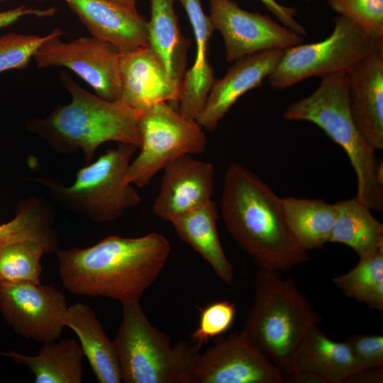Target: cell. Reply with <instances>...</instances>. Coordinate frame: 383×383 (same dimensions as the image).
<instances>
[{
	"instance_id": "cell-1",
	"label": "cell",
	"mask_w": 383,
	"mask_h": 383,
	"mask_svg": "<svg viewBox=\"0 0 383 383\" xmlns=\"http://www.w3.org/2000/svg\"><path fill=\"white\" fill-rule=\"evenodd\" d=\"M168 240L157 233L138 238L110 235L85 248L56 251L62 283L70 292L140 301L170 257Z\"/></svg>"
},
{
	"instance_id": "cell-2",
	"label": "cell",
	"mask_w": 383,
	"mask_h": 383,
	"mask_svg": "<svg viewBox=\"0 0 383 383\" xmlns=\"http://www.w3.org/2000/svg\"><path fill=\"white\" fill-rule=\"evenodd\" d=\"M220 207L229 233L257 269L287 272L310 260L286 224L282 198L243 165L227 167Z\"/></svg>"
},
{
	"instance_id": "cell-3",
	"label": "cell",
	"mask_w": 383,
	"mask_h": 383,
	"mask_svg": "<svg viewBox=\"0 0 383 383\" xmlns=\"http://www.w3.org/2000/svg\"><path fill=\"white\" fill-rule=\"evenodd\" d=\"M71 96L67 104L57 105L44 118L27 123V130L45 141L56 153L70 155L81 151L87 164L104 143L115 141L140 148V113L118 100L108 101L78 84L66 72L60 74Z\"/></svg>"
},
{
	"instance_id": "cell-4",
	"label": "cell",
	"mask_w": 383,
	"mask_h": 383,
	"mask_svg": "<svg viewBox=\"0 0 383 383\" xmlns=\"http://www.w3.org/2000/svg\"><path fill=\"white\" fill-rule=\"evenodd\" d=\"M252 306L241 331L284 376L296 372L294 359L310 328L323 317L299 290L292 277L257 269Z\"/></svg>"
},
{
	"instance_id": "cell-5",
	"label": "cell",
	"mask_w": 383,
	"mask_h": 383,
	"mask_svg": "<svg viewBox=\"0 0 383 383\" xmlns=\"http://www.w3.org/2000/svg\"><path fill=\"white\" fill-rule=\"evenodd\" d=\"M291 121H309L340 145L355 170V198L372 211L383 210L382 163L357 128L351 113L347 72L321 78L318 88L308 96L291 103L283 113Z\"/></svg>"
},
{
	"instance_id": "cell-6",
	"label": "cell",
	"mask_w": 383,
	"mask_h": 383,
	"mask_svg": "<svg viewBox=\"0 0 383 383\" xmlns=\"http://www.w3.org/2000/svg\"><path fill=\"white\" fill-rule=\"evenodd\" d=\"M138 148L118 143L96 160L80 168L71 184L50 176L30 178L43 187L64 209L96 223L113 221L141 198L132 184L125 182L131 160Z\"/></svg>"
},
{
	"instance_id": "cell-7",
	"label": "cell",
	"mask_w": 383,
	"mask_h": 383,
	"mask_svg": "<svg viewBox=\"0 0 383 383\" xmlns=\"http://www.w3.org/2000/svg\"><path fill=\"white\" fill-rule=\"evenodd\" d=\"M122 320L113 343L125 383H191L199 353L184 341L172 345L154 326L139 301L122 304Z\"/></svg>"
},
{
	"instance_id": "cell-8",
	"label": "cell",
	"mask_w": 383,
	"mask_h": 383,
	"mask_svg": "<svg viewBox=\"0 0 383 383\" xmlns=\"http://www.w3.org/2000/svg\"><path fill=\"white\" fill-rule=\"evenodd\" d=\"M379 52H383V38L338 16L332 33L326 39L285 49L275 69L268 76V82L273 89H285L309 77L321 78L340 72H347L365 58Z\"/></svg>"
},
{
	"instance_id": "cell-9",
	"label": "cell",
	"mask_w": 383,
	"mask_h": 383,
	"mask_svg": "<svg viewBox=\"0 0 383 383\" xmlns=\"http://www.w3.org/2000/svg\"><path fill=\"white\" fill-rule=\"evenodd\" d=\"M140 152L130 163L125 182L143 188L167 164L184 155L204 152L207 140L196 119L166 101L155 104L140 115Z\"/></svg>"
},
{
	"instance_id": "cell-10",
	"label": "cell",
	"mask_w": 383,
	"mask_h": 383,
	"mask_svg": "<svg viewBox=\"0 0 383 383\" xmlns=\"http://www.w3.org/2000/svg\"><path fill=\"white\" fill-rule=\"evenodd\" d=\"M63 32L53 35L36 50L33 60L39 68L64 67L87 83L99 97L116 101L121 94V52L111 44L94 37L61 40Z\"/></svg>"
},
{
	"instance_id": "cell-11",
	"label": "cell",
	"mask_w": 383,
	"mask_h": 383,
	"mask_svg": "<svg viewBox=\"0 0 383 383\" xmlns=\"http://www.w3.org/2000/svg\"><path fill=\"white\" fill-rule=\"evenodd\" d=\"M68 309L64 294L51 285L0 284V311L13 331L44 343L59 339Z\"/></svg>"
},
{
	"instance_id": "cell-12",
	"label": "cell",
	"mask_w": 383,
	"mask_h": 383,
	"mask_svg": "<svg viewBox=\"0 0 383 383\" xmlns=\"http://www.w3.org/2000/svg\"><path fill=\"white\" fill-rule=\"evenodd\" d=\"M210 18L223 38L228 62L258 52L287 49L304 36L269 16L242 9L233 0H209Z\"/></svg>"
},
{
	"instance_id": "cell-13",
	"label": "cell",
	"mask_w": 383,
	"mask_h": 383,
	"mask_svg": "<svg viewBox=\"0 0 383 383\" xmlns=\"http://www.w3.org/2000/svg\"><path fill=\"white\" fill-rule=\"evenodd\" d=\"M284 374L242 332H233L196 357L191 383H282Z\"/></svg>"
},
{
	"instance_id": "cell-14",
	"label": "cell",
	"mask_w": 383,
	"mask_h": 383,
	"mask_svg": "<svg viewBox=\"0 0 383 383\" xmlns=\"http://www.w3.org/2000/svg\"><path fill=\"white\" fill-rule=\"evenodd\" d=\"M152 213L162 221L174 219L211 201L214 190L213 165L182 155L164 168Z\"/></svg>"
},
{
	"instance_id": "cell-15",
	"label": "cell",
	"mask_w": 383,
	"mask_h": 383,
	"mask_svg": "<svg viewBox=\"0 0 383 383\" xmlns=\"http://www.w3.org/2000/svg\"><path fill=\"white\" fill-rule=\"evenodd\" d=\"M121 53L119 101L139 113L158 102H178L181 82L149 46Z\"/></svg>"
},
{
	"instance_id": "cell-16",
	"label": "cell",
	"mask_w": 383,
	"mask_h": 383,
	"mask_svg": "<svg viewBox=\"0 0 383 383\" xmlns=\"http://www.w3.org/2000/svg\"><path fill=\"white\" fill-rule=\"evenodd\" d=\"M285 49L269 50L243 57L216 79L196 121L207 131L214 130L236 101L247 91L259 87L273 72Z\"/></svg>"
},
{
	"instance_id": "cell-17",
	"label": "cell",
	"mask_w": 383,
	"mask_h": 383,
	"mask_svg": "<svg viewBox=\"0 0 383 383\" xmlns=\"http://www.w3.org/2000/svg\"><path fill=\"white\" fill-rule=\"evenodd\" d=\"M92 37L120 52L148 47V21L112 0H64Z\"/></svg>"
},
{
	"instance_id": "cell-18",
	"label": "cell",
	"mask_w": 383,
	"mask_h": 383,
	"mask_svg": "<svg viewBox=\"0 0 383 383\" xmlns=\"http://www.w3.org/2000/svg\"><path fill=\"white\" fill-rule=\"evenodd\" d=\"M353 118L369 145L383 148V52L365 58L347 72Z\"/></svg>"
},
{
	"instance_id": "cell-19",
	"label": "cell",
	"mask_w": 383,
	"mask_h": 383,
	"mask_svg": "<svg viewBox=\"0 0 383 383\" xmlns=\"http://www.w3.org/2000/svg\"><path fill=\"white\" fill-rule=\"evenodd\" d=\"M184 6L191 23L196 45L192 67L185 72L178 97L179 111L196 119L206 103L216 80L209 62V40L215 30L209 16L203 10L200 0H177Z\"/></svg>"
},
{
	"instance_id": "cell-20",
	"label": "cell",
	"mask_w": 383,
	"mask_h": 383,
	"mask_svg": "<svg viewBox=\"0 0 383 383\" xmlns=\"http://www.w3.org/2000/svg\"><path fill=\"white\" fill-rule=\"evenodd\" d=\"M65 324L78 336L96 381L121 382V367L113 340L106 335L95 311L89 305L75 303L68 306Z\"/></svg>"
},
{
	"instance_id": "cell-21",
	"label": "cell",
	"mask_w": 383,
	"mask_h": 383,
	"mask_svg": "<svg viewBox=\"0 0 383 383\" xmlns=\"http://www.w3.org/2000/svg\"><path fill=\"white\" fill-rule=\"evenodd\" d=\"M212 200L170 223L179 237L197 252L226 284L232 285L234 271L221 245L216 226L219 217Z\"/></svg>"
},
{
	"instance_id": "cell-22",
	"label": "cell",
	"mask_w": 383,
	"mask_h": 383,
	"mask_svg": "<svg viewBox=\"0 0 383 383\" xmlns=\"http://www.w3.org/2000/svg\"><path fill=\"white\" fill-rule=\"evenodd\" d=\"M294 368L296 372L316 374L326 383H345L357 372L346 343L331 340L318 325L306 333L295 356Z\"/></svg>"
},
{
	"instance_id": "cell-23",
	"label": "cell",
	"mask_w": 383,
	"mask_h": 383,
	"mask_svg": "<svg viewBox=\"0 0 383 383\" xmlns=\"http://www.w3.org/2000/svg\"><path fill=\"white\" fill-rule=\"evenodd\" d=\"M17 364L34 374L35 383H81L83 381L82 346L74 339H60L43 343L38 354L29 356L6 353Z\"/></svg>"
},
{
	"instance_id": "cell-24",
	"label": "cell",
	"mask_w": 383,
	"mask_h": 383,
	"mask_svg": "<svg viewBox=\"0 0 383 383\" xmlns=\"http://www.w3.org/2000/svg\"><path fill=\"white\" fill-rule=\"evenodd\" d=\"M175 0H150L149 47L167 73L182 82L187 64L189 40L182 33L174 11Z\"/></svg>"
},
{
	"instance_id": "cell-25",
	"label": "cell",
	"mask_w": 383,
	"mask_h": 383,
	"mask_svg": "<svg viewBox=\"0 0 383 383\" xmlns=\"http://www.w3.org/2000/svg\"><path fill=\"white\" fill-rule=\"evenodd\" d=\"M286 224L298 245L309 251L329 242L335 218V204L323 199L282 198Z\"/></svg>"
},
{
	"instance_id": "cell-26",
	"label": "cell",
	"mask_w": 383,
	"mask_h": 383,
	"mask_svg": "<svg viewBox=\"0 0 383 383\" xmlns=\"http://www.w3.org/2000/svg\"><path fill=\"white\" fill-rule=\"evenodd\" d=\"M330 243L345 245L362 257L383 247V225L372 210L355 198L335 203Z\"/></svg>"
},
{
	"instance_id": "cell-27",
	"label": "cell",
	"mask_w": 383,
	"mask_h": 383,
	"mask_svg": "<svg viewBox=\"0 0 383 383\" xmlns=\"http://www.w3.org/2000/svg\"><path fill=\"white\" fill-rule=\"evenodd\" d=\"M56 211L52 204L38 196L20 201L16 216L0 225V248L22 240H43L58 249V236L54 228Z\"/></svg>"
},
{
	"instance_id": "cell-28",
	"label": "cell",
	"mask_w": 383,
	"mask_h": 383,
	"mask_svg": "<svg viewBox=\"0 0 383 383\" xmlns=\"http://www.w3.org/2000/svg\"><path fill=\"white\" fill-rule=\"evenodd\" d=\"M333 283L348 298L383 311V247L359 257L348 272L333 278Z\"/></svg>"
},
{
	"instance_id": "cell-29",
	"label": "cell",
	"mask_w": 383,
	"mask_h": 383,
	"mask_svg": "<svg viewBox=\"0 0 383 383\" xmlns=\"http://www.w3.org/2000/svg\"><path fill=\"white\" fill-rule=\"evenodd\" d=\"M58 249L43 240H22L0 248V284H40L41 258Z\"/></svg>"
},
{
	"instance_id": "cell-30",
	"label": "cell",
	"mask_w": 383,
	"mask_h": 383,
	"mask_svg": "<svg viewBox=\"0 0 383 383\" xmlns=\"http://www.w3.org/2000/svg\"><path fill=\"white\" fill-rule=\"evenodd\" d=\"M235 313V304L228 301H215L201 309L198 326L191 334V344L199 350L226 333L232 326Z\"/></svg>"
},
{
	"instance_id": "cell-31",
	"label": "cell",
	"mask_w": 383,
	"mask_h": 383,
	"mask_svg": "<svg viewBox=\"0 0 383 383\" xmlns=\"http://www.w3.org/2000/svg\"><path fill=\"white\" fill-rule=\"evenodd\" d=\"M52 30L46 35H23L10 33L0 37V73L27 66L38 47L50 38Z\"/></svg>"
},
{
	"instance_id": "cell-32",
	"label": "cell",
	"mask_w": 383,
	"mask_h": 383,
	"mask_svg": "<svg viewBox=\"0 0 383 383\" xmlns=\"http://www.w3.org/2000/svg\"><path fill=\"white\" fill-rule=\"evenodd\" d=\"M338 16L383 38V0H327Z\"/></svg>"
},
{
	"instance_id": "cell-33",
	"label": "cell",
	"mask_w": 383,
	"mask_h": 383,
	"mask_svg": "<svg viewBox=\"0 0 383 383\" xmlns=\"http://www.w3.org/2000/svg\"><path fill=\"white\" fill-rule=\"evenodd\" d=\"M345 342L353 355L356 372L383 369L382 335L354 334L348 336Z\"/></svg>"
},
{
	"instance_id": "cell-34",
	"label": "cell",
	"mask_w": 383,
	"mask_h": 383,
	"mask_svg": "<svg viewBox=\"0 0 383 383\" xmlns=\"http://www.w3.org/2000/svg\"><path fill=\"white\" fill-rule=\"evenodd\" d=\"M265 6L277 18L280 23L302 35L306 30L295 18L297 10L294 7L281 4L277 0H260Z\"/></svg>"
},
{
	"instance_id": "cell-35",
	"label": "cell",
	"mask_w": 383,
	"mask_h": 383,
	"mask_svg": "<svg viewBox=\"0 0 383 383\" xmlns=\"http://www.w3.org/2000/svg\"><path fill=\"white\" fill-rule=\"evenodd\" d=\"M56 11L57 9L55 7L40 9L26 6H20L10 10L1 11H0V28L6 27L24 16L48 17L53 16Z\"/></svg>"
},
{
	"instance_id": "cell-36",
	"label": "cell",
	"mask_w": 383,
	"mask_h": 383,
	"mask_svg": "<svg viewBox=\"0 0 383 383\" xmlns=\"http://www.w3.org/2000/svg\"><path fill=\"white\" fill-rule=\"evenodd\" d=\"M382 380L383 369L369 370L353 374L347 379L345 383H380L383 382Z\"/></svg>"
},
{
	"instance_id": "cell-37",
	"label": "cell",
	"mask_w": 383,
	"mask_h": 383,
	"mask_svg": "<svg viewBox=\"0 0 383 383\" xmlns=\"http://www.w3.org/2000/svg\"><path fill=\"white\" fill-rule=\"evenodd\" d=\"M112 1L123 6L126 9L133 13H138L136 9L135 0H112Z\"/></svg>"
},
{
	"instance_id": "cell-38",
	"label": "cell",
	"mask_w": 383,
	"mask_h": 383,
	"mask_svg": "<svg viewBox=\"0 0 383 383\" xmlns=\"http://www.w3.org/2000/svg\"><path fill=\"white\" fill-rule=\"evenodd\" d=\"M0 1H1V0H0Z\"/></svg>"
}]
</instances>
